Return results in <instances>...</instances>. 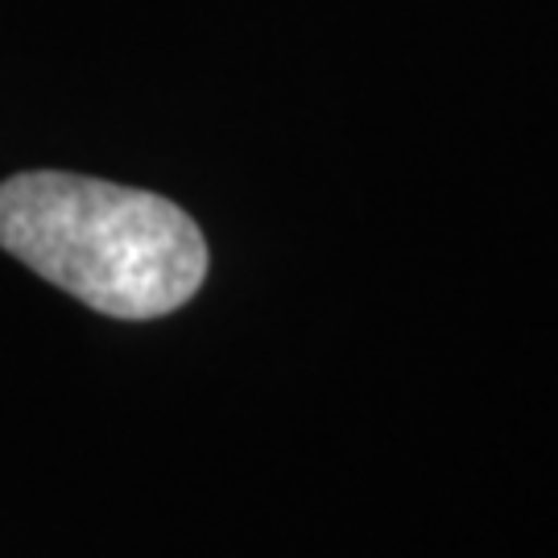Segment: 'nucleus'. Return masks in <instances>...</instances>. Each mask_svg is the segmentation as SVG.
I'll use <instances>...</instances> for the list:
<instances>
[{
  "label": "nucleus",
  "instance_id": "f257e3e1",
  "mask_svg": "<svg viewBox=\"0 0 558 558\" xmlns=\"http://www.w3.org/2000/svg\"><path fill=\"white\" fill-rule=\"evenodd\" d=\"M0 248L112 319H161L207 278V240L179 203L62 170L0 182Z\"/></svg>",
  "mask_w": 558,
  "mask_h": 558
}]
</instances>
